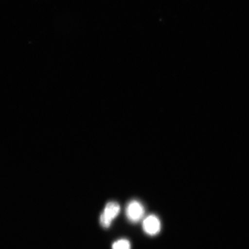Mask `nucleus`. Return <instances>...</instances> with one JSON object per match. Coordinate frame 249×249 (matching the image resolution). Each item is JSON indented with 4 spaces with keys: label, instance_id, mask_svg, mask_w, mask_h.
Masks as SVG:
<instances>
[{
    "label": "nucleus",
    "instance_id": "nucleus-1",
    "mask_svg": "<svg viewBox=\"0 0 249 249\" xmlns=\"http://www.w3.org/2000/svg\"><path fill=\"white\" fill-rule=\"evenodd\" d=\"M120 212V205L116 202H109L106 205L104 212L100 217L101 225L105 228L110 227L115 218H116Z\"/></svg>",
    "mask_w": 249,
    "mask_h": 249
},
{
    "label": "nucleus",
    "instance_id": "nucleus-2",
    "mask_svg": "<svg viewBox=\"0 0 249 249\" xmlns=\"http://www.w3.org/2000/svg\"><path fill=\"white\" fill-rule=\"evenodd\" d=\"M145 211L143 205L139 201L132 200L126 208V215L130 222L137 223L142 219Z\"/></svg>",
    "mask_w": 249,
    "mask_h": 249
},
{
    "label": "nucleus",
    "instance_id": "nucleus-3",
    "mask_svg": "<svg viewBox=\"0 0 249 249\" xmlns=\"http://www.w3.org/2000/svg\"><path fill=\"white\" fill-rule=\"evenodd\" d=\"M142 227L143 230L147 234L152 236L157 235L160 231V220L154 214H151L143 220Z\"/></svg>",
    "mask_w": 249,
    "mask_h": 249
},
{
    "label": "nucleus",
    "instance_id": "nucleus-4",
    "mask_svg": "<svg viewBox=\"0 0 249 249\" xmlns=\"http://www.w3.org/2000/svg\"><path fill=\"white\" fill-rule=\"evenodd\" d=\"M112 249H130V244L127 239H120L114 243Z\"/></svg>",
    "mask_w": 249,
    "mask_h": 249
}]
</instances>
